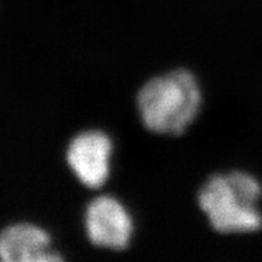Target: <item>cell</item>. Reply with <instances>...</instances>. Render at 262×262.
Listing matches in <instances>:
<instances>
[{
	"label": "cell",
	"instance_id": "3",
	"mask_svg": "<svg viewBox=\"0 0 262 262\" xmlns=\"http://www.w3.org/2000/svg\"><path fill=\"white\" fill-rule=\"evenodd\" d=\"M113 143L100 130H86L71 140L66 159L68 166L85 187L97 189L110 178Z\"/></svg>",
	"mask_w": 262,
	"mask_h": 262
},
{
	"label": "cell",
	"instance_id": "1",
	"mask_svg": "<svg viewBox=\"0 0 262 262\" xmlns=\"http://www.w3.org/2000/svg\"><path fill=\"white\" fill-rule=\"evenodd\" d=\"M137 111L147 129L159 135H181L192 125L202 107L198 80L187 70L157 75L137 94Z\"/></svg>",
	"mask_w": 262,
	"mask_h": 262
},
{
	"label": "cell",
	"instance_id": "2",
	"mask_svg": "<svg viewBox=\"0 0 262 262\" xmlns=\"http://www.w3.org/2000/svg\"><path fill=\"white\" fill-rule=\"evenodd\" d=\"M261 195L260 182L250 173H217L199 189L198 205L219 233H251L262 227Z\"/></svg>",
	"mask_w": 262,
	"mask_h": 262
},
{
	"label": "cell",
	"instance_id": "5",
	"mask_svg": "<svg viewBox=\"0 0 262 262\" xmlns=\"http://www.w3.org/2000/svg\"><path fill=\"white\" fill-rule=\"evenodd\" d=\"M0 260L4 262L62 261L50 234L33 224H15L0 232Z\"/></svg>",
	"mask_w": 262,
	"mask_h": 262
},
{
	"label": "cell",
	"instance_id": "4",
	"mask_svg": "<svg viewBox=\"0 0 262 262\" xmlns=\"http://www.w3.org/2000/svg\"><path fill=\"white\" fill-rule=\"evenodd\" d=\"M84 225L91 243L111 250L126 249L134 233L129 211L113 195H100L91 201L85 211Z\"/></svg>",
	"mask_w": 262,
	"mask_h": 262
}]
</instances>
